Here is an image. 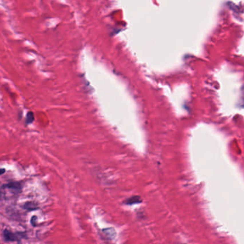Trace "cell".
Returning <instances> with one entry per match:
<instances>
[{"label":"cell","instance_id":"6da1fadb","mask_svg":"<svg viewBox=\"0 0 244 244\" xmlns=\"http://www.w3.org/2000/svg\"><path fill=\"white\" fill-rule=\"evenodd\" d=\"M4 239L8 241H16L19 239L18 236L16 235L15 233H12L10 231L5 230L4 231Z\"/></svg>","mask_w":244,"mask_h":244},{"label":"cell","instance_id":"7a4b0ae2","mask_svg":"<svg viewBox=\"0 0 244 244\" xmlns=\"http://www.w3.org/2000/svg\"><path fill=\"white\" fill-rule=\"evenodd\" d=\"M103 231L104 233L105 236L107 238H109V239H113L116 236V231H115V230L113 228H108V229H104Z\"/></svg>","mask_w":244,"mask_h":244},{"label":"cell","instance_id":"3957f363","mask_svg":"<svg viewBox=\"0 0 244 244\" xmlns=\"http://www.w3.org/2000/svg\"><path fill=\"white\" fill-rule=\"evenodd\" d=\"M141 197L138 196H136L127 199L126 201V203L128 205H133V204H136V203H141Z\"/></svg>","mask_w":244,"mask_h":244},{"label":"cell","instance_id":"277c9868","mask_svg":"<svg viewBox=\"0 0 244 244\" xmlns=\"http://www.w3.org/2000/svg\"><path fill=\"white\" fill-rule=\"evenodd\" d=\"M23 208L28 211H34L38 209L37 203H35L34 202H27L24 204Z\"/></svg>","mask_w":244,"mask_h":244},{"label":"cell","instance_id":"5b68a950","mask_svg":"<svg viewBox=\"0 0 244 244\" xmlns=\"http://www.w3.org/2000/svg\"><path fill=\"white\" fill-rule=\"evenodd\" d=\"M4 187L9 189H14V190H19L21 189V184L18 182H12L4 185Z\"/></svg>","mask_w":244,"mask_h":244},{"label":"cell","instance_id":"8992f818","mask_svg":"<svg viewBox=\"0 0 244 244\" xmlns=\"http://www.w3.org/2000/svg\"><path fill=\"white\" fill-rule=\"evenodd\" d=\"M34 114H33L31 112H28V114H27V120H26V122H27V124H31V123L34 122Z\"/></svg>","mask_w":244,"mask_h":244},{"label":"cell","instance_id":"52a82bcc","mask_svg":"<svg viewBox=\"0 0 244 244\" xmlns=\"http://www.w3.org/2000/svg\"><path fill=\"white\" fill-rule=\"evenodd\" d=\"M36 220H37V216H33L32 218H31V224L33 225V226H35L36 225Z\"/></svg>","mask_w":244,"mask_h":244},{"label":"cell","instance_id":"ba28073f","mask_svg":"<svg viewBox=\"0 0 244 244\" xmlns=\"http://www.w3.org/2000/svg\"><path fill=\"white\" fill-rule=\"evenodd\" d=\"M4 193L0 189V200H2V199H4Z\"/></svg>","mask_w":244,"mask_h":244},{"label":"cell","instance_id":"9c48e42d","mask_svg":"<svg viewBox=\"0 0 244 244\" xmlns=\"http://www.w3.org/2000/svg\"><path fill=\"white\" fill-rule=\"evenodd\" d=\"M6 171V170L4 168H0V176L2 175L3 174H4Z\"/></svg>","mask_w":244,"mask_h":244}]
</instances>
